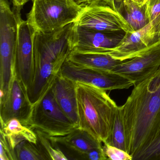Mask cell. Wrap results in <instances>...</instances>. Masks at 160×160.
Returning <instances> with one entry per match:
<instances>
[{
    "mask_svg": "<svg viewBox=\"0 0 160 160\" xmlns=\"http://www.w3.org/2000/svg\"><path fill=\"white\" fill-rule=\"evenodd\" d=\"M77 4L81 6H84L89 3L90 0H72Z\"/></svg>",
    "mask_w": 160,
    "mask_h": 160,
    "instance_id": "29",
    "label": "cell"
},
{
    "mask_svg": "<svg viewBox=\"0 0 160 160\" xmlns=\"http://www.w3.org/2000/svg\"><path fill=\"white\" fill-rule=\"evenodd\" d=\"M28 126L48 137L63 136L78 128L60 108L51 88L33 105Z\"/></svg>",
    "mask_w": 160,
    "mask_h": 160,
    "instance_id": "6",
    "label": "cell"
},
{
    "mask_svg": "<svg viewBox=\"0 0 160 160\" xmlns=\"http://www.w3.org/2000/svg\"><path fill=\"white\" fill-rule=\"evenodd\" d=\"M27 21L35 31L50 33L76 22L84 6L72 0H33Z\"/></svg>",
    "mask_w": 160,
    "mask_h": 160,
    "instance_id": "5",
    "label": "cell"
},
{
    "mask_svg": "<svg viewBox=\"0 0 160 160\" xmlns=\"http://www.w3.org/2000/svg\"><path fill=\"white\" fill-rule=\"evenodd\" d=\"M35 133L38 137V142H40L50 160H69V158L59 148H57L55 145H52L53 142L46 135L38 130H36Z\"/></svg>",
    "mask_w": 160,
    "mask_h": 160,
    "instance_id": "21",
    "label": "cell"
},
{
    "mask_svg": "<svg viewBox=\"0 0 160 160\" xmlns=\"http://www.w3.org/2000/svg\"><path fill=\"white\" fill-rule=\"evenodd\" d=\"M121 14L133 31L144 28L149 23L148 17V3H139L134 0H122Z\"/></svg>",
    "mask_w": 160,
    "mask_h": 160,
    "instance_id": "18",
    "label": "cell"
},
{
    "mask_svg": "<svg viewBox=\"0 0 160 160\" xmlns=\"http://www.w3.org/2000/svg\"><path fill=\"white\" fill-rule=\"evenodd\" d=\"M32 108L28 92L17 75L8 95L0 101L1 125L2 126L10 120L16 118L28 126Z\"/></svg>",
    "mask_w": 160,
    "mask_h": 160,
    "instance_id": "10",
    "label": "cell"
},
{
    "mask_svg": "<svg viewBox=\"0 0 160 160\" xmlns=\"http://www.w3.org/2000/svg\"><path fill=\"white\" fill-rule=\"evenodd\" d=\"M160 68V42H159L143 54L122 62L117 65L112 72L126 78L135 86Z\"/></svg>",
    "mask_w": 160,
    "mask_h": 160,
    "instance_id": "11",
    "label": "cell"
},
{
    "mask_svg": "<svg viewBox=\"0 0 160 160\" xmlns=\"http://www.w3.org/2000/svg\"><path fill=\"white\" fill-rule=\"evenodd\" d=\"M75 22L50 33L35 31L34 37L35 77L28 90L32 105L49 90L73 50Z\"/></svg>",
    "mask_w": 160,
    "mask_h": 160,
    "instance_id": "2",
    "label": "cell"
},
{
    "mask_svg": "<svg viewBox=\"0 0 160 160\" xmlns=\"http://www.w3.org/2000/svg\"><path fill=\"white\" fill-rule=\"evenodd\" d=\"M107 0H90L89 4H106Z\"/></svg>",
    "mask_w": 160,
    "mask_h": 160,
    "instance_id": "30",
    "label": "cell"
},
{
    "mask_svg": "<svg viewBox=\"0 0 160 160\" xmlns=\"http://www.w3.org/2000/svg\"><path fill=\"white\" fill-rule=\"evenodd\" d=\"M48 137L53 143L61 145L76 153L81 159L92 150L102 147V142L79 128H76L70 133L63 136Z\"/></svg>",
    "mask_w": 160,
    "mask_h": 160,
    "instance_id": "15",
    "label": "cell"
},
{
    "mask_svg": "<svg viewBox=\"0 0 160 160\" xmlns=\"http://www.w3.org/2000/svg\"><path fill=\"white\" fill-rule=\"evenodd\" d=\"M107 143L127 152L125 128L119 106L118 107L116 112L111 136Z\"/></svg>",
    "mask_w": 160,
    "mask_h": 160,
    "instance_id": "20",
    "label": "cell"
},
{
    "mask_svg": "<svg viewBox=\"0 0 160 160\" xmlns=\"http://www.w3.org/2000/svg\"><path fill=\"white\" fill-rule=\"evenodd\" d=\"M104 151L108 159L112 160H132V156L125 151L110 145L104 143Z\"/></svg>",
    "mask_w": 160,
    "mask_h": 160,
    "instance_id": "24",
    "label": "cell"
},
{
    "mask_svg": "<svg viewBox=\"0 0 160 160\" xmlns=\"http://www.w3.org/2000/svg\"><path fill=\"white\" fill-rule=\"evenodd\" d=\"M67 60L78 66L111 72L123 62L114 58L109 54L74 50L71 52Z\"/></svg>",
    "mask_w": 160,
    "mask_h": 160,
    "instance_id": "16",
    "label": "cell"
},
{
    "mask_svg": "<svg viewBox=\"0 0 160 160\" xmlns=\"http://www.w3.org/2000/svg\"><path fill=\"white\" fill-rule=\"evenodd\" d=\"M82 159L89 160H108L102 147L96 148L85 154Z\"/></svg>",
    "mask_w": 160,
    "mask_h": 160,
    "instance_id": "26",
    "label": "cell"
},
{
    "mask_svg": "<svg viewBox=\"0 0 160 160\" xmlns=\"http://www.w3.org/2000/svg\"><path fill=\"white\" fill-rule=\"evenodd\" d=\"M60 73L75 82L92 85L106 91L128 89L134 86L132 81L119 74L78 66L67 59L62 67Z\"/></svg>",
    "mask_w": 160,
    "mask_h": 160,
    "instance_id": "8",
    "label": "cell"
},
{
    "mask_svg": "<svg viewBox=\"0 0 160 160\" xmlns=\"http://www.w3.org/2000/svg\"><path fill=\"white\" fill-rule=\"evenodd\" d=\"M132 160H160V136L145 149L132 156Z\"/></svg>",
    "mask_w": 160,
    "mask_h": 160,
    "instance_id": "23",
    "label": "cell"
},
{
    "mask_svg": "<svg viewBox=\"0 0 160 160\" xmlns=\"http://www.w3.org/2000/svg\"><path fill=\"white\" fill-rule=\"evenodd\" d=\"M35 31L28 21L19 18L16 68L17 76L27 92L32 86L35 77L34 37Z\"/></svg>",
    "mask_w": 160,
    "mask_h": 160,
    "instance_id": "9",
    "label": "cell"
},
{
    "mask_svg": "<svg viewBox=\"0 0 160 160\" xmlns=\"http://www.w3.org/2000/svg\"><path fill=\"white\" fill-rule=\"evenodd\" d=\"M148 7H151L160 2V0H146Z\"/></svg>",
    "mask_w": 160,
    "mask_h": 160,
    "instance_id": "31",
    "label": "cell"
},
{
    "mask_svg": "<svg viewBox=\"0 0 160 160\" xmlns=\"http://www.w3.org/2000/svg\"><path fill=\"white\" fill-rule=\"evenodd\" d=\"M51 90L60 108L78 128L76 82L60 73L55 79Z\"/></svg>",
    "mask_w": 160,
    "mask_h": 160,
    "instance_id": "14",
    "label": "cell"
},
{
    "mask_svg": "<svg viewBox=\"0 0 160 160\" xmlns=\"http://www.w3.org/2000/svg\"><path fill=\"white\" fill-rule=\"evenodd\" d=\"M125 33L93 31L76 25L73 50L109 54L120 42Z\"/></svg>",
    "mask_w": 160,
    "mask_h": 160,
    "instance_id": "12",
    "label": "cell"
},
{
    "mask_svg": "<svg viewBox=\"0 0 160 160\" xmlns=\"http://www.w3.org/2000/svg\"><path fill=\"white\" fill-rule=\"evenodd\" d=\"M16 160H42L49 159L38 144L24 140L14 149Z\"/></svg>",
    "mask_w": 160,
    "mask_h": 160,
    "instance_id": "19",
    "label": "cell"
},
{
    "mask_svg": "<svg viewBox=\"0 0 160 160\" xmlns=\"http://www.w3.org/2000/svg\"><path fill=\"white\" fill-rule=\"evenodd\" d=\"M1 131L6 136L13 151L17 145L24 140H28L36 144L38 143L36 133L32 130L31 128L24 125L17 119L13 118L8 121L1 126Z\"/></svg>",
    "mask_w": 160,
    "mask_h": 160,
    "instance_id": "17",
    "label": "cell"
},
{
    "mask_svg": "<svg viewBox=\"0 0 160 160\" xmlns=\"http://www.w3.org/2000/svg\"><path fill=\"white\" fill-rule=\"evenodd\" d=\"M119 107L127 152L132 156L160 136V68L134 86L125 103Z\"/></svg>",
    "mask_w": 160,
    "mask_h": 160,
    "instance_id": "1",
    "label": "cell"
},
{
    "mask_svg": "<svg viewBox=\"0 0 160 160\" xmlns=\"http://www.w3.org/2000/svg\"><path fill=\"white\" fill-rule=\"evenodd\" d=\"M134 1H135L136 2H138V3H145V2H147L146 0H134Z\"/></svg>",
    "mask_w": 160,
    "mask_h": 160,
    "instance_id": "32",
    "label": "cell"
},
{
    "mask_svg": "<svg viewBox=\"0 0 160 160\" xmlns=\"http://www.w3.org/2000/svg\"><path fill=\"white\" fill-rule=\"evenodd\" d=\"M78 128L102 143L112 133L118 106L106 91L95 86L76 82Z\"/></svg>",
    "mask_w": 160,
    "mask_h": 160,
    "instance_id": "3",
    "label": "cell"
},
{
    "mask_svg": "<svg viewBox=\"0 0 160 160\" xmlns=\"http://www.w3.org/2000/svg\"><path fill=\"white\" fill-rule=\"evenodd\" d=\"M155 43L149 23L139 30L125 32L120 42L109 55L116 59L125 61L143 54Z\"/></svg>",
    "mask_w": 160,
    "mask_h": 160,
    "instance_id": "13",
    "label": "cell"
},
{
    "mask_svg": "<svg viewBox=\"0 0 160 160\" xmlns=\"http://www.w3.org/2000/svg\"><path fill=\"white\" fill-rule=\"evenodd\" d=\"M0 160H16L14 151L12 149L4 133L1 131Z\"/></svg>",
    "mask_w": 160,
    "mask_h": 160,
    "instance_id": "25",
    "label": "cell"
},
{
    "mask_svg": "<svg viewBox=\"0 0 160 160\" xmlns=\"http://www.w3.org/2000/svg\"><path fill=\"white\" fill-rule=\"evenodd\" d=\"M107 4L121 14L123 7L122 0H107Z\"/></svg>",
    "mask_w": 160,
    "mask_h": 160,
    "instance_id": "27",
    "label": "cell"
},
{
    "mask_svg": "<svg viewBox=\"0 0 160 160\" xmlns=\"http://www.w3.org/2000/svg\"><path fill=\"white\" fill-rule=\"evenodd\" d=\"M32 1H33V0H32Z\"/></svg>",
    "mask_w": 160,
    "mask_h": 160,
    "instance_id": "33",
    "label": "cell"
},
{
    "mask_svg": "<svg viewBox=\"0 0 160 160\" xmlns=\"http://www.w3.org/2000/svg\"><path fill=\"white\" fill-rule=\"evenodd\" d=\"M7 0H0V100L6 98L17 75L16 55L19 18Z\"/></svg>",
    "mask_w": 160,
    "mask_h": 160,
    "instance_id": "4",
    "label": "cell"
},
{
    "mask_svg": "<svg viewBox=\"0 0 160 160\" xmlns=\"http://www.w3.org/2000/svg\"><path fill=\"white\" fill-rule=\"evenodd\" d=\"M75 24L81 28L100 32H133L120 13L106 4L85 5Z\"/></svg>",
    "mask_w": 160,
    "mask_h": 160,
    "instance_id": "7",
    "label": "cell"
},
{
    "mask_svg": "<svg viewBox=\"0 0 160 160\" xmlns=\"http://www.w3.org/2000/svg\"><path fill=\"white\" fill-rule=\"evenodd\" d=\"M29 0H12L13 3L16 8H19L25 5Z\"/></svg>",
    "mask_w": 160,
    "mask_h": 160,
    "instance_id": "28",
    "label": "cell"
},
{
    "mask_svg": "<svg viewBox=\"0 0 160 160\" xmlns=\"http://www.w3.org/2000/svg\"><path fill=\"white\" fill-rule=\"evenodd\" d=\"M147 13L154 42H160V2L151 7L148 6Z\"/></svg>",
    "mask_w": 160,
    "mask_h": 160,
    "instance_id": "22",
    "label": "cell"
}]
</instances>
